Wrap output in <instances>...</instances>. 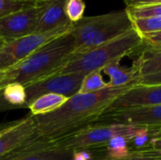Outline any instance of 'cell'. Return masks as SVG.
Here are the masks:
<instances>
[{
  "instance_id": "3",
  "label": "cell",
  "mask_w": 161,
  "mask_h": 160,
  "mask_svg": "<svg viewBox=\"0 0 161 160\" xmlns=\"http://www.w3.org/2000/svg\"><path fill=\"white\" fill-rule=\"evenodd\" d=\"M142 45V36L134 28L108 42L74 54L56 74H79L86 75L94 71H102L107 65L120 61L124 57L139 50Z\"/></svg>"
},
{
  "instance_id": "31",
  "label": "cell",
  "mask_w": 161,
  "mask_h": 160,
  "mask_svg": "<svg viewBox=\"0 0 161 160\" xmlns=\"http://www.w3.org/2000/svg\"><path fill=\"white\" fill-rule=\"evenodd\" d=\"M21 1H25V2H30V3H34V4H38V3L47 2V1H50V0H21Z\"/></svg>"
},
{
  "instance_id": "20",
  "label": "cell",
  "mask_w": 161,
  "mask_h": 160,
  "mask_svg": "<svg viewBox=\"0 0 161 160\" xmlns=\"http://www.w3.org/2000/svg\"><path fill=\"white\" fill-rule=\"evenodd\" d=\"M158 128L145 127L142 126L129 141L128 147L130 151H140L147 149V145L150 146V141L153 138L154 133Z\"/></svg>"
},
{
  "instance_id": "19",
  "label": "cell",
  "mask_w": 161,
  "mask_h": 160,
  "mask_svg": "<svg viewBox=\"0 0 161 160\" xmlns=\"http://www.w3.org/2000/svg\"><path fill=\"white\" fill-rule=\"evenodd\" d=\"M108 87V83L102 76V71H94L84 76L80 88V93H92Z\"/></svg>"
},
{
  "instance_id": "30",
  "label": "cell",
  "mask_w": 161,
  "mask_h": 160,
  "mask_svg": "<svg viewBox=\"0 0 161 160\" xmlns=\"http://www.w3.org/2000/svg\"><path fill=\"white\" fill-rule=\"evenodd\" d=\"M150 148L161 152V138H154L150 141Z\"/></svg>"
},
{
  "instance_id": "15",
  "label": "cell",
  "mask_w": 161,
  "mask_h": 160,
  "mask_svg": "<svg viewBox=\"0 0 161 160\" xmlns=\"http://www.w3.org/2000/svg\"><path fill=\"white\" fill-rule=\"evenodd\" d=\"M139 77L161 72V49L144 47L132 66Z\"/></svg>"
},
{
  "instance_id": "28",
  "label": "cell",
  "mask_w": 161,
  "mask_h": 160,
  "mask_svg": "<svg viewBox=\"0 0 161 160\" xmlns=\"http://www.w3.org/2000/svg\"><path fill=\"white\" fill-rule=\"evenodd\" d=\"M92 153L90 149H77L74 150L72 154V160H93Z\"/></svg>"
},
{
  "instance_id": "10",
  "label": "cell",
  "mask_w": 161,
  "mask_h": 160,
  "mask_svg": "<svg viewBox=\"0 0 161 160\" xmlns=\"http://www.w3.org/2000/svg\"><path fill=\"white\" fill-rule=\"evenodd\" d=\"M159 105H161V84L136 85L113 100L102 114L133 108Z\"/></svg>"
},
{
  "instance_id": "25",
  "label": "cell",
  "mask_w": 161,
  "mask_h": 160,
  "mask_svg": "<svg viewBox=\"0 0 161 160\" xmlns=\"http://www.w3.org/2000/svg\"><path fill=\"white\" fill-rule=\"evenodd\" d=\"M93 160H161V152L154 149H144L140 151H130V154L123 158L109 159V158H95Z\"/></svg>"
},
{
  "instance_id": "32",
  "label": "cell",
  "mask_w": 161,
  "mask_h": 160,
  "mask_svg": "<svg viewBox=\"0 0 161 160\" xmlns=\"http://www.w3.org/2000/svg\"><path fill=\"white\" fill-rule=\"evenodd\" d=\"M154 138H161V127L156 130V132L154 133V135H153V138H152V139H154Z\"/></svg>"
},
{
  "instance_id": "12",
  "label": "cell",
  "mask_w": 161,
  "mask_h": 160,
  "mask_svg": "<svg viewBox=\"0 0 161 160\" xmlns=\"http://www.w3.org/2000/svg\"><path fill=\"white\" fill-rule=\"evenodd\" d=\"M73 151L51 143L29 140L26 143L0 160H72Z\"/></svg>"
},
{
  "instance_id": "18",
  "label": "cell",
  "mask_w": 161,
  "mask_h": 160,
  "mask_svg": "<svg viewBox=\"0 0 161 160\" xmlns=\"http://www.w3.org/2000/svg\"><path fill=\"white\" fill-rule=\"evenodd\" d=\"M107 158L118 159L127 157L130 154L128 147V141L125 137H115L111 139L107 144Z\"/></svg>"
},
{
  "instance_id": "22",
  "label": "cell",
  "mask_w": 161,
  "mask_h": 160,
  "mask_svg": "<svg viewBox=\"0 0 161 160\" xmlns=\"http://www.w3.org/2000/svg\"><path fill=\"white\" fill-rule=\"evenodd\" d=\"M133 24L135 29L141 35L161 31V16L136 19L133 20Z\"/></svg>"
},
{
  "instance_id": "4",
  "label": "cell",
  "mask_w": 161,
  "mask_h": 160,
  "mask_svg": "<svg viewBox=\"0 0 161 160\" xmlns=\"http://www.w3.org/2000/svg\"><path fill=\"white\" fill-rule=\"evenodd\" d=\"M134 28L133 20L126 9L83 17L72 28L75 54L108 42Z\"/></svg>"
},
{
  "instance_id": "27",
  "label": "cell",
  "mask_w": 161,
  "mask_h": 160,
  "mask_svg": "<svg viewBox=\"0 0 161 160\" xmlns=\"http://www.w3.org/2000/svg\"><path fill=\"white\" fill-rule=\"evenodd\" d=\"M161 84V72L139 77L137 85H159Z\"/></svg>"
},
{
  "instance_id": "33",
  "label": "cell",
  "mask_w": 161,
  "mask_h": 160,
  "mask_svg": "<svg viewBox=\"0 0 161 160\" xmlns=\"http://www.w3.org/2000/svg\"><path fill=\"white\" fill-rule=\"evenodd\" d=\"M3 74H4V71H0V78L2 77V75H3Z\"/></svg>"
},
{
  "instance_id": "11",
  "label": "cell",
  "mask_w": 161,
  "mask_h": 160,
  "mask_svg": "<svg viewBox=\"0 0 161 160\" xmlns=\"http://www.w3.org/2000/svg\"><path fill=\"white\" fill-rule=\"evenodd\" d=\"M36 127L31 114L0 129V159L19 149L35 136Z\"/></svg>"
},
{
  "instance_id": "16",
  "label": "cell",
  "mask_w": 161,
  "mask_h": 160,
  "mask_svg": "<svg viewBox=\"0 0 161 160\" xmlns=\"http://www.w3.org/2000/svg\"><path fill=\"white\" fill-rule=\"evenodd\" d=\"M68 98L59 94L48 93L40 96L34 102H32L28 108L32 116L45 115L53 112L63 106Z\"/></svg>"
},
{
  "instance_id": "26",
  "label": "cell",
  "mask_w": 161,
  "mask_h": 160,
  "mask_svg": "<svg viewBox=\"0 0 161 160\" xmlns=\"http://www.w3.org/2000/svg\"><path fill=\"white\" fill-rule=\"evenodd\" d=\"M143 45L151 49H161V31L142 35Z\"/></svg>"
},
{
  "instance_id": "23",
  "label": "cell",
  "mask_w": 161,
  "mask_h": 160,
  "mask_svg": "<svg viewBox=\"0 0 161 160\" xmlns=\"http://www.w3.org/2000/svg\"><path fill=\"white\" fill-rule=\"evenodd\" d=\"M86 5L83 0H68L66 4V15L71 23L75 24L84 17Z\"/></svg>"
},
{
  "instance_id": "24",
  "label": "cell",
  "mask_w": 161,
  "mask_h": 160,
  "mask_svg": "<svg viewBox=\"0 0 161 160\" xmlns=\"http://www.w3.org/2000/svg\"><path fill=\"white\" fill-rule=\"evenodd\" d=\"M34 5L36 4L21 0H0V18L5 17L10 13L27 8Z\"/></svg>"
},
{
  "instance_id": "21",
  "label": "cell",
  "mask_w": 161,
  "mask_h": 160,
  "mask_svg": "<svg viewBox=\"0 0 161 160\" xmlns=\"http://www.w3.org/2000/svg\"><path fill=\"white\" fill-rule=\"evenodd\" d=\"M125 9L132 20L161 16V4L142 7H132L126 8Z\"/></svg>"
},
{
  "instance_id": "2",
  "label": "cell",
  "mask_w": 161,
  "mask_h": 160,
  "mask_svg": "<svg viewBox=\"0 0 161 160\" xmlns=\"http://www.w3.org/2000/svg\"><path fill=\"white\" fill-rule=\"evenodd\" d=\"M75 54L72 29L49 41L27 58L4 70L0 78V91L9 84L30 85L56 74Z\"/></svg>"
},
{
  "instance_id": "17",
  "label": "cell",
  "mask_w": 161,
  "mask_h": 160,
  "mask_svg": "<svg viewBox=\"0 0 161 160\" xmlns=\"http://www.w3.org/2000/svg\"><path fill=\"white\" fill-rule=\"evenodd\" d=\"M0 96L8 107L25 108V90L21 84H9L0 91Z\"/></svg>"
},
{
  "instance_id": "34",
  "label": "cell",
  "mask_w": 161,
  "mask_h": 160,
  "mask_svg": "<svg viewBox=\"0 0 161 160\" xmlns=\"http://www.w3.org/2000/svg\"><path fill=\"white\" fill-rule=\"evenodd\" d=\"M3 43H4V42H3V41H1V40H0V46H1V45H2V44H3Z\"/></svg>"
},
{
  "instance_id": "9",
  "label": "cell",
  "mask_w": 161,
  "mask_h": 160,
  "mask_svg": "<svg viewBox=\"0 0 161 160\" xmlns=\"http://www.w3.org/2000/svg\"><path fill=\"white\" fill-rule=\"evenodd\" d=\"M124 124L132 126L161 127V105L141 107L101 114L93 125Z\"/></svg>"
},
{
  "instance_id": "7",
  "label": "cell",
  "mask_w": 161,
  "mask_h": 160,
  "mask_svg": "<svg viewBox=\"0 0 161 160\" xmlns=\"http://www.w3.org/2000/svg\"><path fill=\"white\" fill-rule=\"evenodd\" d=\"M48 3H39L0 18V40L6 43L33 34Z\"/></svg>"
},
{
  "instance_id": "8",
  "label": "cell",
  "mask_w": 161,
  "mask_h": 160,
  "mask_svg": "<svg viewBox=\"0 0 161 160\" xmlns=\"http://www.w3.org/2000/svg\"><path fill=\"white\" fill-rule=\"evenodd\" d=\"M83 74H53L25 86V108L42 95L54 93L71 98L77 94L80 91Z\"/></svg>"
},
{
  "instance_id": "29",
  "label": "cell",
  "mask_w": 161,
  "mask_h": 160,
  "mask_svg": "<svg viewBox=\"0 0 161 160\" xmlns=\"http://www.w3.org/2000/svg\"><path fill=\"white\" fill-rule=\"evenodd\" d=\"M126 8L132 7H142L150 5H158L161 4V0H124Z\"/></svg>"
},
{
  "instance_id": "1",
  "label": "cell",
  "mask_w": 161,
  "mask_h": 160,
  "mask_svg": "<svg viewBox=\"0 0 161 160\" xmlns=\"http://www.w3.org/2000/svg\"><path fill=\"white\" fill-rule=\"evenodd\" d=\"M136 84L121 88L107 87L92 93H80L68 98L57 110L45 115L33 116L36 132L32 140L56 142L80 130L92 126L108 105Z\"/></svg>"
},
{
  "instance_id": "13",
  "label": "cell",
  "mask_w": 161,
  "mask_h": 160,
  "mask_svg": "<svg viewBox=\"0 0 161 160\" xmlns=\"http://www.w3.org/2000/svg\"><path fill=\"white\" fill-rule=\"evenodd\" d=\"M67 2L68 0H50L34 33H44L60 27L72 26L74 24L68 19L65 10Z\"/></svg>"
},
{
  "instance_id": "5",
  "label": "cell",
  "mask_w": 161,
  "mask_h": 160,
  "mask_svg": "<svg viewBox=\"0 0 161 160\" xmlns=\"http://www.w3.org/2000/svg\"><path fill=\"white\" fill-rule=\"evenodd\" d=\"M142 126H132L124 124H99L87 127L63 140L51 143L57 147L66 150L91 149L106 144L115 137H125L129 141Z\"/></svg>"
},
{
  "instance_id": "6",
  "label": "cell",
  "mask_w": 161,
  "mask_h": 160,
  "mask_svg": "<svg viewBox=\"0 0 161 160\" xmlns=\"http://www.w3.org/2000/svg\"><path fill=\"white\" fill-rule=\"evenodd\" d=\"M72 28L73 25L60 27L44 33H33L3 43L0 46V71L7 70L19 63L49 41L70 31Z\"/></svg>"
},
{
  "instance_id": "14",
  "label": "cell",
  "mask_w": 161,
  "mask_h": 160,
  "mask_svg": "<svg viewBox=\"0 0 161 160\" xmlns=\"http://www.w3.org/2000/svg\"><path fill=\"white\" fill-rule=\"evenodd\" d=\"M102 72L109 76L110 79L108 82V87L110 88H121L129 84L137 85L139 79V74L133 67L131 69H125L120 65V61L107 65Z\"/></svg>"
}]
</instances>
